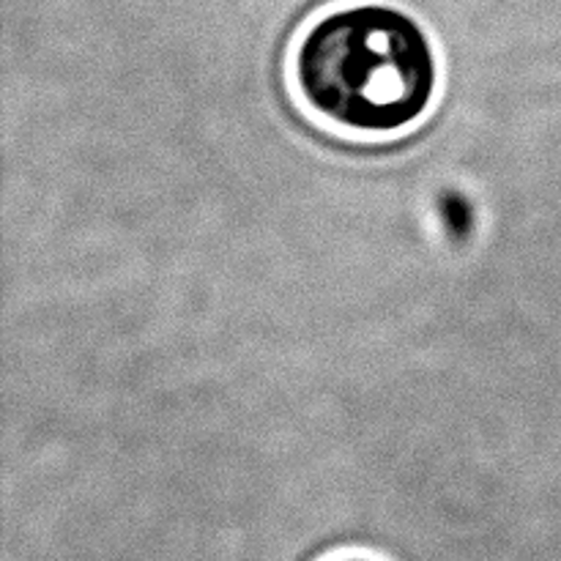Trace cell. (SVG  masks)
Wrapping results in <instances>:
<instances>
[{"mask_svg":"<svg viewBox=\"0 0 561 561\" xmlns=\"http://www.w3.org/2000/svg\"><path fill=\"white\" fill-rule=\"evenodd\" d=\"M299 82L318 113L359 131H394L420 118L436 91L425 31L392 5L329 14L299 49Z\"/></svg>","mask_w":561,"mask_h":561,"instance_id":"obj_1","label":"cell"},{"mask_svg":"<svg viewBox=\"0 0 561 561\" xmlns=\"http://www.w3.org/2000/svg\"><path fill=\"white\" fill-rule=\"evenodd\" d=\"M343 561H370V559H343Z\"/></svg>","mask_w":561,"mask_h":561,"instance_id":"obj_2","label":"cell"}]
</instances>
